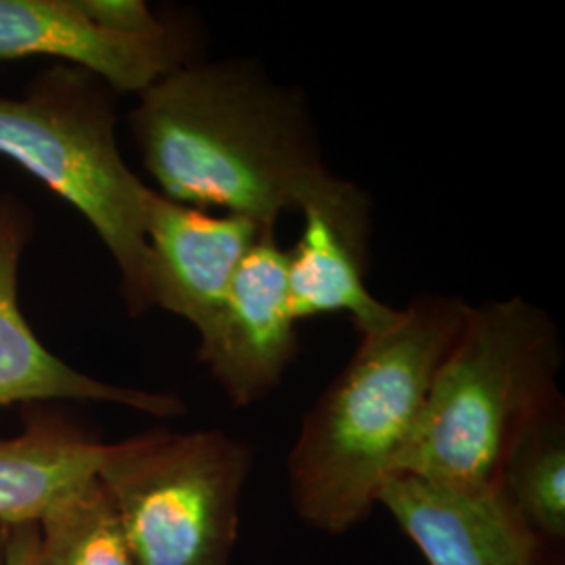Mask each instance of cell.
<instances>
[{
	"label": "cell",
	"instance_id": "obj_9",
	"mask_svg": "<svg viewBox=\"0 0 565 565\" xmlns=\"http://www.w3.org/2000/svg\"><path fill=\"white\" fill-rule=\"evenodd\" d=\"M32 237L28 207L0 198V408L36 404H116L158 419H179L186 404L177 394L109 384L65 363L39 340L20 303V266Z\"/></svg>",
	"mask_w": 565,
	"mask_h": 565
},
{
	"label": "cell",
	"instance_id": "obj_12",
	"mask_svg": "<svg viewBox=\"0 0 565 565\" xmlns=\"http://www.w3.org/2000/svg\"><path fill=\"white\" fill-rule=\"evenodd\" d=\"M20 434L0 438V524H36L63 492L97 476L103 446L57 404L23 408Z\"/></svg>",
	"mask_w": 565,
	"mask_h": 565
},
{
	"label": "cell",
	"instance_id": "obj_2",
	"mask_svg": "<svg viewBox=\"0 0 565 565\" xmlns=\"http://www.w3.org/2000/svg\"><path fill=\"white\" fill-rule=\"evenodd\" d=\"M469 303L422 294L354 354L303 415L287 455V494L303 524L342 536L377 509L380 492L424 413Z\"/></svg>",
	"mask_w": 565,
	"mask_h": 565
},
{
	"label": "cell",
	"instance_id": "obj_3",
	"mask_svg": "<svg viewBox=\"0 0 565 565\" xmlns=\"http://www.w3.org/2000/svg\"><path fill=\"white\" fill-rule=\"evenodd\" d=\"M562 333L545 308L522 296L467 306L396 473L497 486L515 438L562 398Z\"/></svg>",
	"mask_w": 565,
	"mask_h": 565
},
{
	"label": "cell",
	"instance_id": "obj_10",
	"mask_svg": "<svg viewBox=\"0 0 565 565\" xmlns=\"http://www.w3.org/2000/svg\"><path fill=\"white\" fill-rule=\"evenodd\" d=\"M189 41L170 23L158 34L126 36L93 20L84 0H0V61L46 57L81 67L116 95H141L181 67Z\"/></svg>",
	"mask_w": 565,
	"mask_h": 565
},
{
	"label": "cell",
	"instance_id": "obj_11",
	"mask_svg": "<svg viewBox=\"0 0 565 565\" xmlns=\"http://www.w3.org/2000/svg\"><path fill=\"white\" fill-rule=\"evenodd\" d=\"M264 231L268 228L249 218L170 202L151 189L145 218L151 308H162L202 333Z\"/></svg>",
	"mask_w": 565,
	"mask_h": 565
},
{
	"label": "cell",
	"instance_id": "obj_4",
	"mask_svg": "<svg viewBox=\"0 0 565 565\" xmlns=\"http://www.w3.org/2000/svg\"><path fill=\"white\" fill-rule=\"evenodd\" d=\"M114 97L81 67H46L21 97H0V158L81 212L118 268L126 310L141 317L151 310L145 235L151 186L121 156Z\"/></svg>",
	"mask_w": 565,
	"mask_h": 565
},
{
	"label": "cell",
	"instance_id": "obj_16",
	"mask_svg": "<svg viewBox=\"0 0 565 565\" xmlns=\"http://www.w3.org/2000/svg\"><path fill=\"white\" fill-rule=\"evenodd\" d=\"M7 559V525L0 524V565Z\"/></svg>",
	"mask_w": 565,
	"mask_h": 565
},
{
	"label": "cell",
	"instance_id": "obj_8",
	"mask_svg": "<svg viewBox=\"0 0 565 565\" xmlns=\"http://www.w3.org/2000/svg\"><path fill=\"white\" fill-rule=\"evenodd\" d=\"M377 505L427 565H565V546L541 536L497 486L443 484L396 473Z\"/></svg>",
	"mask_w": 565,
	"mask_h": 565
},
{
	"label": "cell",
	"instance_id": "obj_14",
	"mask_svg": "<svg viewBox=\"0 0 565 565\" xmlns=\"http://www.w3.org/2000/svg\"><path fill=\"white\" fill-rule=\"evenodd\" d=\"M36 524V565H137L97 476L63 492Z\"/></svg>",
	"mask_w": 565,
	"mask_h": 565
},
{
	"label": "cell",
	"instance_id": "obj_6",
	"mask_svg": "<svg viewBox=\"0 0 565 565\" xmlns=\"http://www.w3.org/2000/svg\"><path fill=\"white\" fill-rule=\"evenodd\" d=\"M300 239L287 249V289L294 319L348 315L359 335L382 331L398 308L377 300L369 285L373 210L359 184L323 168L298 191Z\"/></svg>",
	"mask_w": 565,
	"mask_h": 565
},
{
	"label": "cell",
	"instance_id": "obj_13",
	"mask_svg": "<svg viewBox=\"0 0 565 565\" xmlns=\"http://www.w3.org/2000/svg\"><path fill=\"white\" fill-rule=\"evenodd\" d=\"M497 488L527 524L565 546V401L525 425L501 465Z\"/></svg>",
	"mask_w": 565,
	"mask_h": 565
},
{
	"label": "cell",
	"instance_id": "obj_5",
	"mask_svg": "<svg viewBox=\"0 0 565 565\" xmlns=\"http://www.w3.org/2000/svg\"><path fill=\"white\" fill-rule=\"evenodd\" d=\"M254 450L223 429L105 443L97 480L137 565H233Z\"/></svg>",
	"mask_w": 565,
	"mask_h": 565
},
{
	"label": "cell",
	"instance_id": "obj_1",
	"mask_svg": "<svg viewBox=\"0 0 565 565\" xmlns=\"http://www.w3.org/2000/svg\"><path fill=\"white\" fill-rule=\"evenodd\" d=\"M128 126L170 202L277 231L327 168L302 95L256 61H189L139 95Z\"/></svg>",
	"mask_w": 565,
	"mask_h": 565
},
{
	"label": "cell",
	"instance_id": "obj_15",
	"mask_svg": "<svg viewBox=\"0 0 565 565\" xmlns=\"http://www.w3.org/2000/svg\"><path fill=\"white\" fill-rule=\"evenodd\" d=\"M39 524L7 525L4 565H36Z\"/></svg>",
	"mask_w": 565,
	"mask_h": 565
},
{
	"label": "cell",
	"instance_id": "obj_7",
	"mask_svg": "<svg viewBox=\"0 0 565 565\" xmlns=\"http://www.w3.org/2000/svg\"><path fill=\"white\" fill-rule=\"evenodd\" d=\"M287 289V249L264 231L243 258L223 306L198 333V361L237 408L268 398L298 354Z\"/></svg>",
	"mask_w": 565,
	"mask_h": 565
}]
</instances>
